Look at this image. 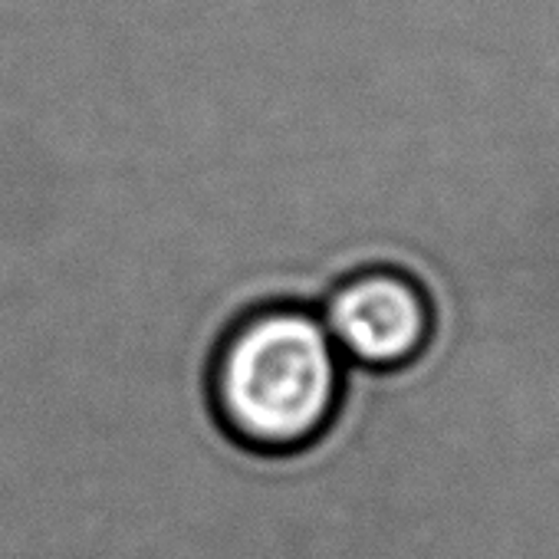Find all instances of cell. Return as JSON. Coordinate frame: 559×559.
I'll use <instances>...</instances> for the list:
<instances>
[{"label": "cell", "instance_id": "obj_1", "mask_svg": "<svg viewBox=\"0 0 559 559\" xmlns=\"http://www.w3.org/2000/svg\"><path fill=\"white\" fill-rule=\"evenodd\" d=\"M343 362L320 317L273 304L240 317L211 362V405L247 451L294 454L336 418Z\"/></svg>", "mask_w": 559, "mask_h": 559}, {"label": "cell", "instance_id": "obj_2", "mask_svg": "<svg viewBox=\"0 0 559 559\" xmlns=\"http://www.w3.org/2000/svg\"><path fill=\"white\" fill-rule=\"evenodd\" d=\"M323 326L340 356L369 369H395L428 346L435 313L415 276L395 266H366L336 284Z\"/></svg>", "mask_w": 559, "mask_h": 559}]
</instances>
